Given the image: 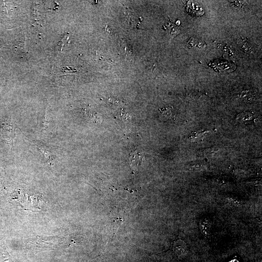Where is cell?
<instances>
[{
    "instance_id": "obj_5",
    "label": "cell",
    "mask_w": 262,
    "mask_h": 262,
    "mask_svg": "<svg viewBox=\"0 0 262 262\" xmlns=\"http://www.w3.org/2000/svg\"><path fill=\"white\" fill-rule=\"evenodd\" d=\"M254 118L252 113L250 112H245L238 115L236 117L237 120L244 123H248L251 122Z\"/></svg>"
},
{
    "instance_id": "obj_7",
    "label": "cell",
    "mask_w": 262,
    "mask_h": 262,
    "mask_svg": "<svg viewBox=\"0 0 262 262\" xmlns=\"http://www.w3.org/2000/svg\"><path fill=\"white\" fill-rule=\"evenodd\" d=\"M163 115L168 118H172L173 117V112L171 108H163L160 110Z\"/></svg>"
},
{
    "instance_id": "obj_1",
    "label": "cell",
    "mask_w": 262,
    "mask_h": 262,
    "mask_svg": "<svg viewBox=\"0 0 262 262\" xmlns=\"http://www.w3.org/2000/svg\"><path fill=\"white\" fill-rule=\"evenodd\" d=\"M211 64V66L218 71L231 72L236 68V66L233 63L222 60L214 61Z\"/></svg>"
},
{
    "instance_id": "obj_6",
    "label": "cell",
    "mask_w": 262,
    "mask_h": 262,
    "mask_svg": "<svg viewBox=\"0 0 262 262\" xmlns=\"http://www.w3.org/2000/svg\"><path fill=\"white\" fill-rule=\"evenodd\" d=\"M187 44L190 47H194L198 48H205L206 47L204 42L195 38H191Z\"/></svg>"
},
{
    "instance_id": "obj_4",
    "label": "cell",
    "mask_w": 262,
    "mask_h": 262,
    "mask_svg": "<svg viewBox=\"0 0 262 262\" xmlns=\"http://www.w3.org/2000/svg\"><path fill=\"white\" fill-rule=\"evenodd\" d=\"M200 229L201 233L206 236H209L211 229L210 221L206 218L201 219L199 223Z\"/></svg>"
},
{
    "instance_id": "obj_3",
    "label": "cell",
    "mask_w": 262,
    "mask_h": 262,
    "mask_svg": "<svg viewBox=\"0 0 262 262\" xmlns=\"http://www.w3.org/2000/svg\"><path fill=\"white\" fill-rule=\"evenodd\" d=\"M173 250L180 257L185 256L187 252L186 244L182 240H178L174 243Z\"/></svg>"
},
{
    "instance_id": "obj_2",
    "label": "cell",
    "mask_w": 262,
    "mask_h": 262,
    "mask_svg": "<svg viewBox=\"0 0 262 262\" xmlns=\"http://www.w3.org/2000/svg\"><path fill=\"white\" fill-rule=\"evenodd\" d=\"M144 154L136 150L131 154L130 164L133 169H137L142 164L144 160Z\"/></svg>"
}]
</instances>
